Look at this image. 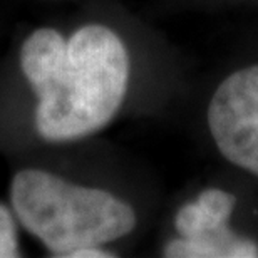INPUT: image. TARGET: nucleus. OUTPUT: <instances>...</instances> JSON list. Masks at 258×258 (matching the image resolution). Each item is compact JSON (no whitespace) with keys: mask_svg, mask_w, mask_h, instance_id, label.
I'll return each mask as SVG.
<instances>
[{"mask_svg":"<svg viewBox=\"0 0 258 258\" xmlns=\"http://www.w3.org/2000/svg\"><path fill=\"white\" fill-rule=\"evenodd\" d=\"M49 12L20 22L0 49V158L94 139L131 99L136 60L107 20Z\"/></svg>","mask_w":258,"mask_h":258,"instance_id":"nucleus-1","label":"nucleus"},{"mask_svg":"<svg viewBox=\"0 0 258 258\" xmlns=\"http://www.w3.org/2000/svg\"><path fill=\"white\" fill-rule=\"evenodd\" d=\"M7 200L25 231L47 256L112 258L114 245L136 233L134 201L111 184L87 178L79 143L7 158Z\"/></svg>","mask_w":258,"mask_h":258,"instance_id":"nucleus-2","label":"nucleus"},{"mask_svg":"<svg viewBox=\"0 0 258 258\" xmlns=\"http://www.w3.org/2000/svg\"><path fill=\"white\" fill-rule=\"evenodd\" d=\"M235 196L218 188L205 189L188 201L173 220L176 238L164 245L169 258H250L258 256V245L230 230Z\"/></svg>","mask_w":258,"mask_h":258,"instance_id":"nucleus-3","label":"nucleus"},{"mask_svg":"<svg viewBox=\"0 0 258 258\" xmlns=\"http://www.w3.org/2000/svg\"><path fill=\"white\" fill-rule=\"evenodd\" d=\"M206 117L221 156L258 176V64L235 71L216 87Z\"/></svg>","mask_w":258,"mask_h":258,"instance_id":"nucleus-4","label":"nucleus"},{"mask_svg":"<svg viewBox=\"0 0 258 258\" xmlns=\"http://www.w3.org/2000/svg\"><path fill=\"white\" fill-rule=\"evenodd\" d=\"M20 235H22V226L9 200H0V258L25 256Z\"/></svg>","mask_w":258,"mask_h":258,"instance_id":"nucleus-5","label":"nucleus"},{"mask_svg":"<svg viewBox=\"0 0 258 258\" xmlns=\"http://www.w3.org/2000/svg\"><path fill=\"white\" fill-rule=\"evenodd\" d=\"M24 2H30V4H37V5H42V7H47V5L69 4L72 0H24Z\"/></svg>","mask_w":258,"mask_h":258,"instance_id":"nucleus-6","label":"nucleus"},{"mask_svg":"<svg viewBox=\"0 0 258 258\" xmlns=\"http://www.w3.org/2000/svg\"><path fill=\"white\" fill-rule=\"evenodd\" d=\"M5 35H7V32H5V24H4V20L0 19V49H2V44H4V40H5Z\"/></svg>","mask_w":258,"mask_h":258,"instance_id":"nucleus-7","label":"nucleus"}]
</instances>
